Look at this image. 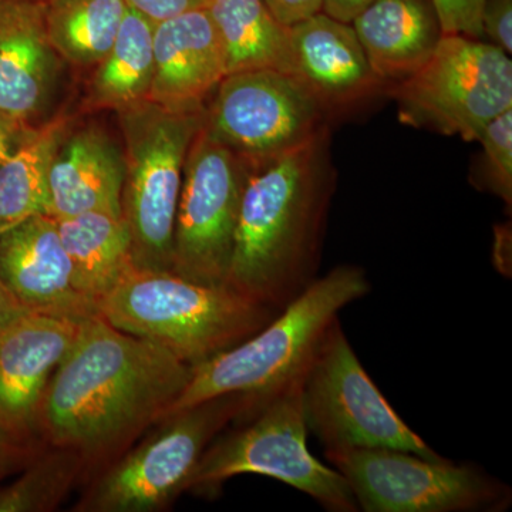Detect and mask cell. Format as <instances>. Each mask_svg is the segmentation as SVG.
I'll return each mask as SVG.
<instances>
[{"label": "cell", "instance_id": "cell-7", "mask_svg": "<svg viewBox=\"0 0 512 512\" xmlns=\"http://www.w3.org/2000/svg\"><path fill=\"white\" fill-rule=\"evenodd\" d=\"M262 403L256 394L231 393L164 417L153 436L87 488L74 510H161L188 490L198 461L220 431L238 417L251 416Z\"/></svg>", "mask_w": 512, "mask_h": 512}, {"label": "cell", "instance_id": "cell-34", "mask_svg": "<svg viewBox=\"0 0 512 512\" xmlns=\"http://www.w3.org/2000/svg\"><path fill=\"white\" fill-rule=\"evenodd\" d=\"M25 313L18 302L0 286V332Z\"/></svg>", "mask_w": 512, "mask_h": 512}, {"label": "cell", "instance_id": "cell-2", "mask_svg": "<svg viewBox=\"0 0 512 512\" xmlns=\"http://www.w3.org/2000/svg\"><path fill=\"white\" fill-rule=\"evenodd\" d=\"M318 137L249 170L227 285L281 312L315 282L325 190Z\"/></svg>", "mask_w": 512, "mask_h": 512}, {"label": "cell", "instance_id": "cell-33", "mask_svg": "<svg viewBox=\"0 0 512 512\" xmlns=\"http://www.w3.org/2000/svg\"><path fill=\"white\" fill-rule=\"evenodd\" d=\"M373 0H320V12L343 23H352Z\"/></svg>", "mask_w": 512, "mask_h": 512}, {"label": "cell", "instance_id": "cell-29", "mask_svg": "<svg viewBox=\"0 0 512 512\" xmlns=\"http://www.w3.org/2000/svg\"><path fill=\"white\" fill-rule=\"evenodd\" d=\"M127 8L150 20L151 23L164 22L190 10L205 8L207 0H124Z\"/></svg>", "mask_w": 512, "mask_h": 512}, {"label": "cell", "instance_id": "cell-28", "mask_svg": "<svg viewBox=\"0 0 512 512\" xmlns=\"http://www.w3.org/2000/svg\"><path fill=\"white\" fill-rule=\"evenodd\" d=\"M483 37L508 55L512 52V0H485L481 15Z\"/></svg>", "mask_w": 512, "mask_h": 512}, {"label": "cell", "instance_id": "cell-21", "mask_svg": "<svg viewBox=\"0 0 512 512\" xmlns=\"http://www.w3.org/2000/svg\"><path fill=\"white\" fill-rule=\"evenodd\" d=\"M56 221L77 284L99 305L134 265L131 235L123 215L84 212Z\"/></svg>", "mask_w": 512, "mask_h": 512}, {"label": "cell", "instance_id": "cell-6", "mask_svg": "<svg viewBox=\"0 0 512 512\" xmlns=\"http://www.w3.org/2000/svg\"><path fill=\"white\" fill-rule=\"evenodd\" d=\"M126 140L123 218L137 268L171 271L184 164L205 111H175L143 101L120 111Z\"/></svg>", "mask_w": 512, "mask_h": 512}, {"label": "cell", "instance_id": "cell-24", "mask_svg": "<svg viewBox=\"0 0 512 512\" xmlns=\"http://www.w3.org/2000/svg\"><path fill=\"white\" fill-rule=\"evenodd\" d=\"M127 9L124 0H49L45 28L50 45L74 66H97L113 46Z\"/></svg>", "mask_w": 512, "mask_h": 512}, {"label": "cell", "instance_id": "cell-27", "mask_svg": "<svg viewBox=\"0 0 512 512\" xmlns=\"http://www.w3.org/2000/svg\"><path fill=\"white\" fill-rule=\"evenodd\" d=\"M485 0H431L439 16L443 35L483 39L481 15Z\"/></svg>", "mask_w": 512, "mask_h": 512}, {"label": "cell", "instance_id": "cell-8", "mask_svg": "<svg viewBox=\"0 0 512 512\" xmlns=\"http://www.w3.org/2000/svg\"><path fill=\"white\" fill-rule=\"evenodd\" d=\"M404 123L477 141L491 120L512 109V62L490 42L443 35L416 72L397 82Z\"/></svg>", "mask_w": 512, "mask_h": 512}, {"label": "cell", "instance_id": "cell-4", "mask_svg": "<svg viewBox=\"0 0 512 512\" xmlns=\"http://www.w3.org/2000/svg\"><path fill=\"white\" fill-rule=\"evenodd\" d=\"M370 291L366 272L355 265L336 266L316 278L251 338L195 366L167 416L231 393L256 394L266 402L305 375L339 312Z\"/></svg>", "mask_w": 512, "mask_h": 512}, {"label": "cell", "instance_id": "cell-30", "mask_svg": "<svg viewBox=\"0 0 512 512\" xmlns=\"http://www.w3.org/2000/svg\"><path fill=\"white\" fill-rule=\"evenodd\" d=\"M279 22L292 26L316 15L322 9L320 0H262Z\"/></svg>", "mask_w": 512, "mask_h": 512}, {"label": "cell", "instance_id": "cell-25", "mask_svg": "<svg viewBox=\"0 0 512 512\" xmlns=\"http://www.w3.org/2000/svg\"><path fill=\"white\" fill-rule=\"evenodd\" d=\"M49 447L36 454L15 483L0 488V512L53 511L67 497L86 460L69 448Z\"/></svg>", "mask_w": 512, "mask_h": 512}, {"label": "cell", "instance_id": "cell-14", "mask_svg": "<svg viewBox=\"0 0 512 512\" xmlns=\"http://www.w3.org/2000/svg\"><path fill=\"white\" fill-rule=\"evenodd\" d=\"M0 286L25 312L83 320L99 305L77 284L57 221L36 215L0 232Z\"/></svg>", "mask_w": 512, "mask_h": 512}, {"label": "cell", "instance_id": "cell-9", "mask_svg": "<svg viewBox=\"0 0 512 512\" xmlns=\"http://www.w3.org/2000/svg\"><path fill=\"white\" fill-rule=\"evenodd\" d=\"M348 481L359 511L487 512L510 507L503 481L474 464L426 458L394 448L325 451Z\"/></svg>", "mask_w": 512, "mask_h": 512}, {"label": "cell", "instance_id": "cell-19", "mask_svg": "<svg viewBox=\"0 0 512 512\" xmlns=\"http://www.w3.org/2000/svg\"><path fill=\"white\" fill-rule=\"evenodd\" d=\"M350 25L383 83L416 72L443 36L431 0H373Z\"/></svg>", "mask_w": 512, "mask_h": 512}, {"label": "cell", "instance_id": "cell-10", "mask_svg": "<svg viewBox=\"0 0 512 512\" xmlns=\"http://www.w3.org/2000/svg\"><path fill=\"white\" fill-rule=\"evenodd\" d=\"M308 431L325 451L394 448L440 458L414 433L367 375L336 319L320 342L302 383Z\"/></svg>", "mask_w": 512, "mask_h": 512}, {"label": "cell", "instance_id": "cell-20", "mask_svg": "<svg viewBox=\"0 0 512 512\" xmlns=\"http://www.w3.org/2000/svg\"><path fill=\"white\" fill-rule=\"evenodd\" d=\"M205 9L220 37L227 74L269 69L295 76L291 26L262 0H207Z\"/></svg>", "mask_w": 512, "mask_h": 512}, {"label": "cell", "instance_id": "cell-35", "mask_svg": "<svg viewBox=\"0 0 512 512\" xmlns=\"http://www.w3.org/2000/svg\"><path fill=\"white\" fill-rule=\"evenodd\" d=\"M32 2H42V3H46V2H49V0H32Z\"/></svg>", "mask_w": 512, "mask_h": 512}, {"label": "cell", "instance_id": "cell-32", "mask_svg": "<svg viewBox=\"0 0 512 512\" xmlns=\"http://www.w3.org/2000/svg\"><path fill=\"white\" fill-rule=\"evenodd\" d=\"M30 130H32L30 126H22L15 121L0 117V165L12 157Z\"/></svg>", "mask_w": 512, "mask_h": 512}, {"label": "cell", "instance_id": "cell-15", "mask_svg": "<svg viewBox=\"0 0 512 512\" xmlns=\"http://www.w3.org/2000/svg\"><path fill=\"white\" fill-rule=\"evenodd\" d=\"M227 76L224 50L207 9L154 26V77L148 100L175 111H197Z\"/></svg>", "mask_w": 512, "mask_h": 512}, {"label": "cell", "instance_id": "cell-12", "mask_svg": "<svg viewBox=\"0 0 512 512\" xmlns=\"http://www.w3.org/2000/svg\"><path fill=\"white\" fill-rule=\"evenodd\" d=\"M215 92L205 127L249 167L318 137L325 107L293 74H227Z\"/></svg>", "mask_w": 512, "mask_h": 512}, {"label": "cell", "instance_id": "cell-22", "mask_svg": "<svg viewBox=\"0 0 512 512\" xmlns=\"http://www.w3.org/2000/svg\"><path fill=\"white\" fill-rule=\"evenodd\" d=\"M69 119L32 128L0 165V232L36 215H49V171L67 136Z\"/></svg>", "mask_w": 512, "mask_h": 512}, {"label": "cell", "instance_id": "cell-17", "mask_svg": "<svg viewBox=\"0 0 512 512\" xmlns=\"http://www.w3.org/2000/svg\"><path fill=\"white\" fill-rule=\"evenodd\" d=\"M295 76L323 107L352 103L382 84L350 23L325 13L291 26Z\"/></svg>", "mask_w": 512, "mask_h": 512}, {"label": "cell", "instance_id": "cell-5", "mask_svg": "<svg viewBox=\"0 0 512 512\" xmlns=\"http://www.w3.org/2000/svg\"><path fill=\"white\" fill-rule=\"evenodd\" d=\"M303 376L272 394L241 429L212 440L198 461L188 490L210 495L231 478L255 474L309 495L326 511H359L346 478L309 451Z\"/></svg>", "mask_w": 512, "mask_h": 512}, {"label": "cell", "instance_id": "cell-3", "mask_svg": "<svg viewBox=\"0 0 512 512\" xmlns=\"http://www.w3.org/2000/svg\"><path fill=\"white\" fill-rule=\"evenodd\" d=\"M276 313L228 286L136 265L99 303L111 326L163 346L191 367L251 338Z\"/></svg>", "mask_w": 512, "mask_h": 512}, {"label": "cell", "instance_id": "cell-1", "mask_svg": "<svg viewBox=\"0 0 512 512\" xmlns=\"http://www.w3.org/2000/svg\"><path fill=\"white\" fill-rule=\"evenodd\" d=\"M192 370L170 350L100 315L86 319L47 383L39 437L86 461L113 453L167 416Z\"/></svg>", "mask_w": 512, "mask_h": 512}, {"label": "cell", "instance_id": "cell-26", "mask_svg": "<svg viewBox=\"0 0 512 512\" xmlns=\"http://www.w3.org/2000/svg\"><path fill=\"white\" fill-rule=\"evenodd\" d=\"M484 150L485 184L508 208L512 204V109L495 117L477 137Z\"/></svg>", "mask_w": 512, "mask_h": 512}, {"label": "cell", "instance_id": "cell-18", "mask_svg": "<svg viewBox=\"0 0 512 512\" xmlns=\"http://www.w3.org/2000/svg\"><path fill=\"white\" fill-rule=\"evenodd\" d=\"M124 156L99 128L64 138L49 171V215L55 220L84 212L123 215Z\"/></svg>", "mask_w": 512, "mask_h": 512}, {"label": "cell", "instance_id": "cell-23", "mask_svg": "<svg viewBox=\"0 0 512 512\" xmlns=\"http://www.w3.org/2000/svg\"><path fill=\"white\" fill-rule=\"evenodd\" d=\"M154 26L127 9L113 46L93 74V107L120 113L148 100L154 77Z\"/></svg>", "mask_w": 512, "mask_h": 512}, {"label": "cell", "instance_id": "cell-31", "mask_svg": "<svg viewBox=\"0 0 512 512\" xmlns=\"http://www.w3.org/2000/svg\"><path fill=\"white\" fill-rule=\"evenodd\" d=\"M39 451L37 446L13 443L0 437V480L28 466Z\"/></svg>", "mask_w": 512, "mask_h": 512}, {"label": "cell", "instance_id": "cell-16", "mask_svg": "<svg viewBox=\"0 0 512 512\" xmlns=\"http://www.w3.org/2000/svg\"><path fill=\"white\" fill-rule=\"evenodd\" d=\"M57 57L45 3L0 0V117L29 126L55 83Z\"/></svg>", "mask_w": 512, "mask_h": 512}, {"label": "cell", "instance_id": "cell-11", "mask_svg": "<svg viewBox=\"0 0 512 512\" xmlns=\"http://www.w3.org/2000/svg\"><path fill=\"white\" fill-rule=\"evenodd\" d=\"M249 164L202 124L184 164L171 271L198 284L227 286Z\"/></svg>", "mask_w": 512, "mask_h": 512}, {"label": "cell", "instance_id": "cell-13", "mask_svg": "<svg viewBox=\"0 0 512 512\" xmlns=\"http://www.w3.org/2000/svg\"><path fill=\"white\" fill-rule=\"evenodd\" d=\"M83 322L25 312L0 332L2 439L37 446L47 383L72 348Z\"/></svg>", "mask_w": 512, "mask_h": 512}]
</instances>
